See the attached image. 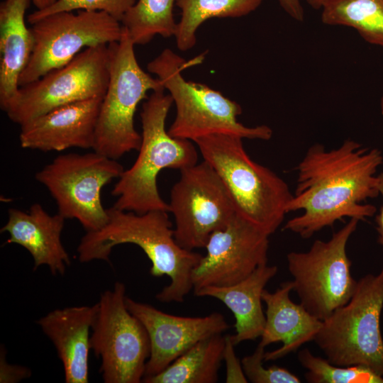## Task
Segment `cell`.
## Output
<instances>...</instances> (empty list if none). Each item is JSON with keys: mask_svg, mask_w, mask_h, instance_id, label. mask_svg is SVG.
I'll list each match as a JSON object with an SVG mask.
<instances>
[{"mask_svg": "<svg viewBox=\"0 0 383 383\" xmlns=\"http://www.w3.org/2000/svg\"><path fill=\"white\" fill-rule=\"evenodd\" d=\"M315 9H321L327 0H304Z\"/></svg>", "mask_w": 383, "mask_h": 383, "instance_id": "d6a6232c", "label": "cell"}, {"mask_svg": "<svg viewBox=\"0 0 383 383\" xmlns=\"http://www.w3.org/2000/svg\"><path fill=\"white\" fill-rule=\"evenodd\" d=\"M225 336L216 334L194 344L145 383H215L223 360Z\"/></svg>", "mask_w": 383, "mask_h": 383, "instance_id": "7402d4cb", "label": "cell"}, {"mask_svg": "<svg viewBox=\"0 0 383 383\" xmlns=\"http://www.w3.org/2000/svg\"><path fill=\"white\" fill-rule=\"evenodd\" d=\"M57 0H32V3L37 8V10L45 9L53 4Z\"/></svg>", "mask_w": 383, "mask_h": 383, "instance_id": "1f68e13d", "label": "cell"}, {"mask_svg": "<svg viewBox=\"0 0 383 383\" xmlns=\"http://www.w3.org/2000/svg\"><path fill=\"white\" fill-rule=\"evenodd\" d=\"M100 229L87 232L77 248L79 260L110 262L112 249L121 244L139 246L151 262L150 273L167 275L170 283L155 296L160 302H183L193 289L192 273L202 255L181 247L174 235L167 211L136 213L112 206Z\"/></svg>", "mask_w": 383, "mask_h": 383, "instance_id": "7a4b0ae2", "label": "cell"}, {"mask_svg": "<svg viewBox=\"0 0 383 383\" xmlns=\"http://www.w3.org/2000/svg\"><path fill=\"white\" fill-rule=\"evenodd\" d=\"M275 265L259 266L248 277L230 286H207L196 292L197 296H210L223 302L233 313L235 335H231L234 345L261 337L265 324L262 294L268 282L277 273Z\"/></svg>", "mask_w": 383, "mask_h": 383, "instance_id": "ffe728a7", "label": "cell"}, {"mask_svg": "<svg viewBox=\"0 0 383 383\" xmlns=\"http://www.w3.org/2000/svg\"><path fill=\"white\" fill-rule=\"evenodd\" d=\"M108 45L109 81L92 149L118 160L140 148L142 136L134 125L138 105L148 97V91L165 88L157 77H152L140 67L135 54V45L123 26L121 39Z\"/></svg>", "mask_w": 383, "mask_h": 383, "instance_id": "8992f818", "label": "cell"}, {"mask_svg": "<svg viewBox=\"0 0 383 383\" xmlns=\"http://www.w3.org/2000/svg\"><path fill=\"white\" fill-rule=\"evenodd\" d=\"M175 0H138L121 23L135 45H145L155 35L174 36L177 24L173 8Z\"/></svg>", "mask_w": 383, "mask_h": 383, "instance_id": "d4e9b609", "label": "cell"}, {"mask_svg": "<svg viewBox=\"0 0 383 383\" xmlns=\"http://www.w3.org/2000/svg\"><path fill=\"white\" fill-rule=\"evenodd\" d=\"M269 236L236 213L225 228L211 235L206 253L192 273L194 292L235 284L267 264Z\"/></svg>", "mask_w": 383, "mask_h": 383, "instance_id": "5bb4252c", "label": "cell"}, {"mask_svg": "<svg viewBox=\"0 0 383 383\" xmlns=\"http://www.w3.org/2000/svg\"><path fill=\"white\" fill-rule=\"evenodd\" d=\"M98 309L96 303L55 309L37 321L56 348L66 383L89 382L90 331Z\"/></svg>", "mask_w": 383, "mask_h": 383, "instance_id": "ac0fdd59", "label": "cell"}, {"mask_svg": "<svg viewBox=\"0 0 383 383\" xmlns=\"http://www.w3.org/2000/svg\"><path fill=\"white\" fill-rule=\"evenodd\" d=\"M382 163L381 150L351 139L329 150L319 143L310 146L296 168V187L287 206L288 213H302L284 230L307 239L344 218L373 216L376 207L364 202L379 195L376 174Z\"/></svg>", "mask_w": 383, "mask_h": 383, "instance_id": "6da1fadb", "label": "cell"}, {"mask_svg": "<svg viewBox=\"0 0 383 383\" xmlns=\"http://www.w3.org/2000/svg\"><path fill=\"white\" fill-rule=\"evenodd\" d=\"M8 213L7 222L1 229L9 235L6 243L26 249L33 258L34 270L46 265L53 275L63 274L70 265L61 240L66 218L58 213L49 214L38 203L32 204L28 212L12 208Z\"/></svg>", "mask_w": 383, "mask_h": 383, "instance_id": "e0dca14e", "label": "cell"}, {"mask_svg": "<svg viewBox=\"0 0 383 383\" xmlns=\"http://www.w3.org/2000/svg\"><path fill=\"white\" fill-rule=\"evenodd\" d=\"M180 172L169 203L175 221L174 235L188 250L205 248L211 235L235 216V208L221 177L204 160Z\"/></svg>", "mask_w": 383, "mask_h": 383, "instance_id": "4fadbf2b", "label": "cell"}, {"mask_svg": "<svg viewBox=\"0 0 383 383\" xmlns=\"http://www.w3.org/2000/svg\"><path fill=\"white\" fill-rule=\"evenodd\" d=\"M137 0H57L51 6L36 10L28 16V22L31 25L48 15L79 10L104 11L120 22L127 11Z\"/></svg>", "mask_w": 383, "mask_h": 383, "instance_id": "4316f807", "label": "cell"}, {"mask_svg": "<svg viewBox=\"0 0 383 383\" xmlns=\"http://www.w3.org/2000/svg\"><path fill=\"white\" fill-rule=\"evenodd\" d=\"M124 169L117 160L94 150L57 156L35 174L55 199L58 213L77 219L87 231L102 228L108 221L101 202L102 188L118 178Z\"/></svg>", "mask_w": 383, "mask_h": 383, "instance_id": "9c48e42d", "label": "cell"}, {"mask_svg": "<svg viewBox=\"0 0 383 383\" xmlns=\"http://www.w3.org/2000/svg\"><path fill=\"white\" fill-rule=\"evenodd\" d=\"M126 304L145 328L150 342L143 379L163 371L199 341L222 334L229 328L226 318L218 312L202 317H186L165 313L128 296Z\"/></svg>", "mask_w": 383, "mask_h": 383, "instance_id": "9a60e30c", "label": "cell"}, {"mask_svg": "<svg viewBox=\"0 0 383 383\" xmlns=\"http://www.w3.org/2000/svg\"><path fill=\"white\" fill-rule=\"evenodd\" d=\"M126 297L120 282L105 291L91 329V348L101 360L100 372L106 383L143 382L150 354L148 332L128 309Z\"/></svg>", "mask_w": 383, "mask_h": 383, "instance_id": "8fae6325", "label": "cell"}, {"mask_svg": "<svg viewBox=\"0 0 383 383\" xmlns=\"http://www.w3.org/2000/svg\"><path fill=\"white\" fill-rule=\"evenodd\" d=\"M292 290V281H287L274 292L266 289L262 292V301L267 309L259 345L265 348L274 343L283 344L274 350L265 352V361L284 357L313 340L322 326V321L311 315L301 304L292 301L289 296Z\"/></svg>", "mask_w": 383, "mask_h": 383, "instance_id": "d6986e66", "label": "cell"}, {"mask_svg": "<svg viewBox=\"0 0 383 383\" xmlns=\"http://www.w3.org/2000/svg\"><path fill=\"white\" fill-rule=\"evenodd\" d=\"M321 21L353 28L367 43L383 47V0H327Z\"/></svg>", "mask_w": 383, "mask_h": 383, "instance_id": "cb8c5ba5", "label": "cell"}, {"mask_svg": "<svg viewBox=\"0 0 383 383\" xmlns=\"http://www.w3.org/2000/svg\"><path fill=\"white\" fill-rule=\"evenodd\" d=\"M383 272L367 274L350 299L326 319L313 341L338 366L362 365L383 376Z\"/></svg>", "mask_w": 383, "mask_h": 383, "instance_id": "52a82bcc", "label": "cell"}, {"mask_svg": "<svg viewBox=\"0 0 383 383\" xmlns=\"http://www.w3.org/2000/svg\"><path fill=\"white\" fill-rule=\"evenodd\" d=\"M265 348L258 344L254 353L241 360L248 382L252 383H299V378L288 370L278 366L264 367Z\"/></svg>", "mask_w": 383, "mask_h": 383, "instance_id": "83f0119b", "label": "cell"}, {"mask_svg": "<svg viewBox=\"0 0 383 383\" xmlns=\"http://www.w3.org/2000/svg\"><path fill=\"white\" fill-rule=\"evenodd\" d=\"M234 343L231 335L225 336V345L223 353V360L226 367V382L246 383L248 382L242 366L234 350Z\"/></svg>", "mask_w": 383, "mask_h": 383, "instance_id": "f1b7e54d", "label": "cell"}, {"mask_svg": "<svg viewBox=\"0 0 383 383\" xmlns=\"http://www.w3.org/2000/svg\"><path fill=\"white\" fill-rule=\"evenodd\" d=\"M358 222L350 218L328 240H316L309 250L287 255L293 290L306 310L321 321L345 304L355 291L357 281L351 274L346 248Z\"/></svg>", "mask_w": 383, "mask_h": 383, "instance_id": "ba28073f", "label": "cell"}, {"mask_svg": "<svg viewBox=\"0 0 383 383\" xmlns=\"http://www.w3.org/2000/svg\"><path fill=\"white\" fill-rule=\"evenodd\" d=\"M32 0H4L0 4V107L6 111L16 96L18 79L33 48L25 15Z\"/></svg>", "mask_w": 383, "mask_h": 383, "instance_id": "44dd1931", "label": "cell"}, {"mask_svg": "<svg viewBox=\"0 0 383 383\" xmlns=\"http://www.w3.org/2000/svg\"><path fill=\"white\" fill-rule=\"evenodd\" d=\"M191 62L166 48L147 66L156 75L171 96L176 106V116L169 134L194 142L216 133L231 134L250 140H269L272 130L266 125L245 126L238 121L242 113L239 104L209 87L186 80L182 71Z\"/></svg>", "mask_w": 383, "mask_h": 383, "instance_id": "5b68a950", "label": "cell"}, {"mask_svg": "<svg viewBox=\"0 0 383 383\" xmlns=\"http://www.w3.org/2000/svg\"><path fill=\"white\" fill-rule=\"evenodd\" d=\"M30 29L33 48L19 87L65 65L87 48L118 41L123 33L121 23L109 13L85 10L48 15Z\"/></svg>", "mask_w": 383, "mask_h": 383, "instance_id": "7c38bea8", "label": "cell"}, {"mask_svg": "<svg viewBox=\"0 0 383 383\" xmlns=\"http://www.w3.org/2000/svg\"><path fill=\"white\" fill-rule=\"evenodd\" d=\"M380 110H381V114L383 117V96L381 98V101H380Z\"/></svg>", "mask_w": 383, "mask_h": 383, "instance_id": "836d02e7", "label": "cell"}, {"mask_svg": "<svg viewBox=\"0 0 383 383\" xmlns=\"http://www.w3.org/2000/svg\"><path fill=\"white\" fill-rule=\"evenodd\" d=\"M109 81V45L87 48L65 65L19 87L5 112L21 126L57 107L103 98Z\"/></svg>", "mask_w": 383, "mask_h": 383, "instance_id": "30bf717a", "label": "cell"}, {"mask_svg": "<svg viewBox=\"0 0 383 383\" xmlns=\"http://www.w3.org/2000/svg\"><path fill=\"white\" fill-rule=\"evenodd\" d=\"M379 194L382 199V206L379 213L376 216L377 231L378 233V243L382 247L383 250V172L377 175ZM383 272V266L381 270Z\"/></svg>", "mask_w": 383, "mask_h": 383, "instance_id": "4dcf8cb0", "label": "cell"}, {"mask_svg": "<svg viewBox=\"0 0 383 383\" xmlns=\"http://www.w3.org/2000/svg\"><path fill=\"white\" fill-rule=\"evenodd\" d=\"M298 360L307 370L305 379L310 383H383V376L365 366L335 365L307 348L299 352Z\"/></svg>", "mask_w": 383, "mask_h": 383, "instance_id": "484cf974", "label": "cell"}, {"mask_svg": "<svg viewBox=\"0 0 383 383\" xmlns=\"http://www.w3.org/2000/svg\"><path fill=\"white\" fill-rule=\"evenodd\" d=\"M165 89L152 91L140 112L142 140L138 155L124 170L111 194L117 197L113 206L144 213L150 211L169 212V204L159 194L157 179L164 169L182 170L198 162V152L191 140L171 136L165 121L173 103Z\"/></svg>", "mask_w": 383, "mask_h": 383, "instance_id": "3957f363", "label": "cell"}, {"mask_svg": "<svg viewBox=\"0 0 383 383\" xmlns=\"http://www.w3.org/2000/svg\"><path fill=\"white\" fill-rule=\"evenodd\" d=\"M283 10L293 19L297 21H303L304 11L301 0H278Z\"/></svg>", "mask_w": 383, "mask_h": 383, "instance_id": "f546056e", "label": "cell"}, {"mask_svg": "<svg viewBox=\"0 0 383 383\" xmlns=\"http://www.w3.org/2000/svg\"><path fill=\"white\" fill-rule=\"evenodd\" d=\"M103 98L57 107L21 126V148L43 152L92 149Z\"/></svg>", "mask_w": 383, "mask_h": 383, "instance_id": "2e32d148", "label": "cell"}, {"mask_svg": "<svg viewBox=\"0 0 383 383\" xmlns=\"http://www.w3.org/2000/svg\"><path fill=\"white\" fill-rule=\"evenodd\" d=\"M263 0H175L181 18L174 34L179 50L192 49L196 42V31L212 18H238L255 11Z\"/></svg>", "mask_w": 383, "mask_h": 383, "instance_id": "603a6c76", "label": "cell"}, {"mask_svg": "<svg viewBox=\"0 0 383 383\" xmlns=\"http://www.w3.org/2000/svg\"><path fill=\"white\" fill-rule=\"evenodd\" d=\"M243 139L216 133L194 143L223 181L236 213L270 235L282 223L293 194L284 179L250 158Z\"/></svg>", "mask_w": 383, "mask_h": 383, "instance_id": "277c9868", "label": "cell"}]
</instances>
